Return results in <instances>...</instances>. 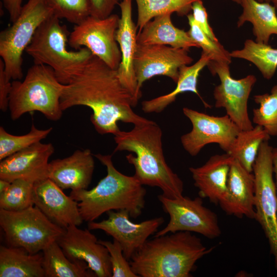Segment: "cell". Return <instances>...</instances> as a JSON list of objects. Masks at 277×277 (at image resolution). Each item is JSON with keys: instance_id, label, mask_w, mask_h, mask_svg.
Returning <instances> with one entry per match:
<instances>
[{"instance_id": "obj_32", "label": "cell", "mask_w": 277, "mask_h": 277, "mask_svg": "<svg viewBox=\"0 0 277 277\" xmlns=\"http://www.w3.org/2000/svg\"><path fill=\"white\" fill-rule=\"evenodd\" d=\"M52 128L39 129L33 124L29 132L21 135H13L0 127V161L45 139Z\"/></svg>"}, {"instance_id": "obj_35", "label": "cell", "mask_w": 277, "mask_h": 277, "mask_svg": "<svg viewBox=\"0 0 277 277\" xmlns=\"http://www.w3.org/2000/svg\"><path fill=\"white\" fill-rule=\"evenodd\" d=\"M53 15L70 23L77 24L90 15L88 0H43Z\"/></svg>"}, {"instance_id": "obj_1", "label": "cell", "mask_w": 277, "mask_h": 277, "mask_svg": "<svg viewBox=\"0 0 277 277\" xmlns=\"http://www.w3.org/2000/svg\"><path fill=\"white\" fill-rule=\"evenodd\" d=\"M133 96L123 85L117 70L92 54L68 84L64 85L60 98L63 111L84 106L92 111L90 120L101 134L114 135L117 123L138 125L149 121L135 113Z\"/></svg>"}, {"instance_id": "obj_8", "label": "cell", "mask_w": 277, "mask_h": 277, "mask_svg": "<svg viewBox=\"0 0 277 277\" xmlns=\"http://www.w3.org/2000/svg\"><path fill=\"white\" fill-rule=\"evenodd\" d=\"M53 15L52 10L43 0H29L16 19L1 32L0 56L10 80L22 79L23 53L39 26Z\"/></svg>"}, {"instance_id": "obj_2", "label": "cell", "mask_w": 277, "mask_h": 277, "mask_svg": "<svg viewBox=\"0 0 277 277\" xmlns=\"http://www.w3.org/2000/svg\"><path fill=\"white\" fill-rule=\"evenodd\" d=\"M114 136V152L127 151L135 154H129L126 158L134 166V175L143 185L159 187L169 198L183 196V182L165 160L162 130L155 122L134 125L128 131L120 130Z\"/></svg>"}, {"instance_id": "obj_24", "label": "cell", "mask_w": 277, "mask_h": 277, "mask_svg": "<svg viewBox=\"0 0 277 277\" xmlns=\"http://www.w3.org/2000/svg\"><path fill=\"white\" fill-rule=\"evenodd\" d=\"M210 61V57L202 51L200 58L195 63L190 66H183L180 69L176 86L172 91L149 100L144 101L142 103V110L146 113L161 112L175 101L178 95L186 92L196 94L205 107L210 108V105L201 97L197 87L200 73Z\"/></svg>"}, {"instance_id": "obj_38", "label": "cell", "mask_w": 277, "mask_h": 277, "mask_svg": "<svg viewBox=\"0 0 277 277\" xmlns=\"http://www.w3.org/2000/svg\"><path fill=\"white\" fill-rule=\"evenodd\" d=\"M90 15L97 18H105L112 14L116 5L121 0H88Z\"/></svg>"}, {"instance_id": "obj_6", "label": "cell", "mask_w": 277, "mask_h": 277, "mask_svg": "<svg viewBox=\"0 0 277 277\" xmlns=\"http://www.w3.org/2000/svg\"><path fill=\"white\" fill-rule=\"evenodd\" d=\"M68 33L60 18L51 16L39 26L25 52L35 64L45 65L53 70L58 81L68 84L92 54L86 48L67 49Z\"/></svg>"}, {"instance_id": "obj_28", "label": "cell", "mask_w": 277, "mask_h": 277, "mask_svg": "<svg viewBox=\"0 0 277 277\" xmlns=\"http://www.w3.org/2000/svg\"><path fill=\"white\" fill-rule=\"evenodd\" d=\"M270 138L268 133L259 125L249 130H240L227 153L248 171L252 172L261 145Z\"/></svg>"}, {"instance_id": "obj_39", "label": "cell", "mask_w": 277, "mask_h": 277, "mask_svg": "<svg viewBox=\"0 0 277 277\" xmlns=\"http://www.w3.org/2000/svg\"><path fill=\"white\" fill-rule=\"evenodd\" d=\"M7 77L4 63L0 59V109L3 112L8 109L9 96L11 91L12 82Z\"/></svg>"}, {"instance_id": "obj_23", "label": "cell", "mask_w": 277, "mask_h": 277, "mask_svg": "<svg viewBox=\"0 0 277 277\" xmlns=\"http://www.w3.org/2000/svg\"><path fill=\"white\" fill-rule=\"evenodd\" d=\"M171 14L161 15L147 23L137 33V44L167 45L188 50L191 47L199 48L187 32L173 25Z\"/></svg>"}, {"instance_id": "obj_25", "label": "cell", "mask_w": 277, "mask_h": 277, "mask_svg": "<svg viewBox=\"0 0 277 277\" xmlns=\"http://www.w3.org/2000/svg\"><path fill=\"white\" fill-rule=\"evenodd\" d=\"M243 11L237 22L238 28L247 22L252 25L257 43L268 44L270 37L277 35V12L270 2L257 0H240Z\"/></svg>"}, {"instance_id": "obj_40", "label": "cell", "mask_w": 277, "mask_h": 277, "mask_svg": "<svg viewBox=\"0 0 277 277\" xmlns=\"http://www.w3.org/2000/svg\"><path fill=\"white\" fill-rule=\"evenodd\" d=\"M22 1V0H2L12 23L16 19L21 12L23 8Z\"/></svg>"}, {"instance_id": "obj_42", "label": "cell", "mask_w": 277, "mask_h": 277, "mask_svg": "<svg viewBox=\"0 0 277 277\" xmlns=\"http://www.w3.org/2000/svg\"><path fill=\"white\" fill-rule=\"evenodd\" d=\"M11 182L3 180L0 179V194L4 192L9 187Z\"/></svg>"}, {"instance_id": "obj_3", "label": "cell", "mask_w": 277, "mask_h": 277, "mask_svg": "<svg viewBox=\"0 0 277 277\" xmlns=\"http://www.w3.org/2000/svg\"><path fill=\"white\" fill-rule=\"evenodd\" d=\"M189 231L148 240L129 263L138 277H190L198 260L213 250Z\"/></svg>"}, {"instance_id": "obj_22", "label": "cell", "mask_w": 277, "mask_h": 277, "mask_svg": "<svg viewBox=\"0 0 277 277\" xmlns=\"http://www.w3.org/2000/svg\"><path fill=\"white\" fill-rule=\"evenodd\" d=\"M233 158L228 153L211 156L202 166L189 168L200 197L219 204L226 189Z\"/></svg>"}, {"instance_id": "obj_33", "label": "cell", "mask_w": 277, "mask_h": 277, "mask_svg": "<svg viewBox=\"0 0 277 277\" xmlns=\"http://www.w3.org/2000/svg\"><path fill=\"white\" fill-rule=\"evenodd\" d=\"M34 183L23 179L11 182L8 188L0 194V209L17 211L34 205L33 193Z\"/></svg>"}, {"instance_id": "obj_20", "label": "cell", "mask_w": 277, "mask_h": 277, "mask_svg": "<svg viewBox=\"0 0 277 277\" xmlns=\"http://www.w3.org/2000/svg\"><path fill=\"white\" fill-rule=\"evenodd\" d=\"M219 205L227 214L239 218L255 219L254 179L236 160H233L226 192Z\"/></svg>"}, {"instance_id": "obj_29", "label": "cell", "mask_w": 277, "mask_h": 277, "mask_svg": "<svg viewBox=\"0 0 277 277\" xmlns=\"http://www.w3.org/2000/svg\"><path fill=\"white\" fill-rule=\"evenodd\" d=\"M230 55L252 63L267 80L272 78L277 69V48L268 44L247 39L242 49L232 51Z\"/></svg>"}, {"instance_id": "obj_34", "label": "cell", "mask_w": 277, "mask_h": 277, "mask_svg": "<svg viewBox=\"0 0 277 277\" xmlns=\"http://www.w3.org/2000/svg\"><path fill=\"white\" fill-rule=\"evenodd\" d=\"M190 29L187 31L189 36L201 48L203 52L207 53L211 61L230 64L232 57L230 52L226 50L219 41H215L207 35L194 21L192 13L187 15Z\"/></svg>"}, {"instance_id": "obj_17", "label": "cell", "mask_w": 277, "mask_h": 277, "mask_svg": "<svg viewBox=\"0 0 277 277\" xmlns=\"http://www.w3.org/2000/svg\"><path fill=\"white\" fill-rule=\"evenodd\" d=\"M53 145L37 142L1 161L0 179L10 182L23 179L34 183L48 178V160Z\"/></svg>"}, {"instance_id": "obj_41", "label": "cell", "mask_w": 277, "mask_h": 277, "mask_svg": "<svg viewBox=\"0 0 277 277\" xmlns=\"http://www.w3.org/2000/svg\"><path fill=\"white\" fill-rule=\"evenodd\" d=\"M273 170L275 177V185L277 193V147L273 149Z\"/></svg>"}, {"instance_id": "obj_45", "label": "cell", "mask_w": 277, "mask_h": 277, "mask_svg": "<svg viewBox=\"0 0 277 277\" xmlns=\"http://www.w3.org/2000/svg\"><path fill=\"white\" fill-rule=\"evenodd\" d=\"M231 1H232L233 2H234L235 3H236L240 4V0H231Z\"/></svg>"}, {"instance_id": "obj_36", "label": "cell", "mask_w": 277, "mask_h": 277, "mask_svg": "<svg viewBox=\"0 0 277 277\" xmlns=\"http://www.w3.org/2000/svg\"><path fill=\"white\" fill-rule=\"evenodd\" d=\"M106 247L110 255L112 268V277H138L132 271L130 263L124 255L120 244L113 239L112 242L98 240Z\"/></svg>"}, {"instance_id": "obj_31", "label": "cell", "mask_w": 277, "mask_h": 277, "mask_svg": "<svg viewBox=\"0 0 277 277\" xmlns=\"http://www.w3.org/2000/svg\"><path fill=\"white\" fill-rule=\"evenodd\" d=\"M259 107L252 110V122L262 126L270 136L277 135V84L269 93L253 96Z\"/></svg>"}, {"instance_id": "obj_18", "label": "cell", "mask_w": 277, "mask_h": 277, "mask_svg": "<svg viewBox=\"0 0 277 277\" xmlns=\"http://www.w3.org/2000/svg\"><path fill=\"white\" fill-rule=\"evenodd\" d=\"M33 202L50 221L64 229L70 225L78 226L84 221L78 202L66 195L49 178L34 183Z\"/></svg>"}, {"instance_id": "obj_7", "label": "cell", "mask_w": 277, "mask_h": 277, "mask_svg": "<svg viewBox=\"0 0 277 277\" xmlns=\"http://www.w3.org/2000/svg\"><path fill=\"white\" fill-rule=\"evenodd\" d=\"M0 226L9 246L31 254L39 253L57 241L65 231L34 205L17 211L0 209Z\"/></svg>"}, {"instance_id": "obj_37", "label": "cell", "mask_w": 277, "mask_h": 277, "mask_svg": "<svg viewBox=\"0 0 277 277\" xmlns=\"http://www.w3.org/2000/svg\"><path fill=\"white\" fill-rule=\"evenodd\" d=\"M191 10L193 18L201 30L212 40L218 41L209 24L208 13L202 0L194 2L192 5Z\"/></svg>"}, {"instance_id": "obj_9", "label": "cell", "mask_w": 277, "mask_h": 277, "mask_svg": "<svg viewBox=\"0 0 277 277\" xmlns=\"http://www.w3.org/2000/svg\"><path fill=\"white\" fill-rule=\"evenodd\" d=\"M273 149L268 141L260 146L253 166L255 220L268 241L277 270V193L273 179Z\"/></svg>"}, {"instance_id": "obj_11", "label": "cell", "mask_w": 277, "mask_h": 277, "mask_svg": "<svg viewBox=\"0 0 277 277\" xmlns=\"http://www.w3.org/2000/svg\"><path fill=\"white\" fill-rule=\"evenodd\" d=\"M120 18L116 14L103 18L90 15L75 25L68 43L75 49L87 48L108 66L117 70L122 59L116 39Z\"/></svg>"}, {"instance_id": "obj_27", "label": "cell", "mask_w": 277, "mask_h": 277, "mask_svg": "<svg viewBox=\"0 0 277 277\" xmlns=\"http://www.w3.org/2000/svg\"><path fill=\"white\" fill-rule=\"evenodd\" d=\"M42 266L45 277H95L84 261H72L55 241L43 251Z\"/></svg>"}, {"instance_id": "obj_12", "label": "cell", "mask_w": 277, "mask_h": 277, "mask_svg": "<svg viewBox=\"0 0 277 277\" xmlns=\"http://www.w3.org/2000/svg\"><path fill=\"white\" fill-rule=\"evenodd\" d=\"M229 64L210 61L207 67L212 75H217L220 84L215 87L213 94L215 107L224 108L226 114L240 130L253 126L248 112V101L256 82L255 75L250 74L239 80L232 77Z\"/></svg>"}, {"instance_id": "obj_44", "label": "cell", "mask_w": 277, "mask_h": 277, "mask_svg": "<svg viewBox=\"0 0 277 277\" xmlns=\"http://www.w3.org/2000/svg\"><path fill=\"white\" fill-rule=\"evenodd\" d=\"M261 2H270V0H257Z\"/></svg>"}, {"instance_id": "obj_15", "label": "cell", "mask_w": 277, "mask_h": 277, "mask_svg": "<svg viewBox=\"0 0 277 277\" xmlns=\"http://www.w3.org/2000/svg\"><path fill=\"white\" fill-rule=\"evenodd\" d=\"M106 213V220L88 222V229L101 230L111 236L120 244L124 255L129 261L164 222V218L160 216L135 223L130 220L126 210H110Z\"/></svg>"}, {"instance_id": "obj_26", "label": "cell", "mask_w": 277, "mask_h": 277, "mask_svg": "<svg viewBox=\"0 0 277 277\" xmlns=\"http://www.w3.org/2000/svg\"><path fill=\"white\" fill-rule=\"evenodd\" d=\"M43 254L11 246L0 247V277H45Z\"/></svg>"}, {"instance_id": "obj_43", "label": "cell", "mask_w": 277, "mask_h": 277, "mask_svg": "<svg viewBox=\"0 0 277 277\" xmlns=\"http://www.w3.org/2000/svg\"><path fill=\"white\" fill-rule=\"evenodd\" d=\"M270 2H271L272 5L274 6L277 12V0H270Z\"/></svg>"}, {"instance_id": "obj_14", "label": "cell", "mask_w": 277, "mask_h": 277, "mask_svg": "<svg viewBox=\"0 0 277 277\" xmlns=\"http://www.w3.org/2000/svg\"><path fill=\"white\" fill-rule=\"evenodd\" d=\"M189 51L167 45L137 44L133 65L138 92L142 94L145 81L155 76H166L176 83L180 69L193 62Z\"/></svg>"}, {"instance_id": "obj_16", "label": "cell", "mask_w": 277, "mask_h": 277, "mask_svg": "<svg viewBox=\"0 0 277 277\" xmlns=\"http://www.w3.org/2000/svg\"><path fill=\"white\" fill-rule=\"evenodd\" d=\"M57 242L69 259L85 262L96 276H112L109 252L89 229L70 225Z\"/></svg>"}, {"instance_id": "obj_21", "label": "cell", "mask_w": 277, "mask_h": 277, "mask_svg": "<svg viewBox=\"0 0 277 277\" xmlns=\"http://www.w3.org/2000/svg\"><path fill=\"white\" fill-rule=\"evenodd\" d=\"M94 155L88 149L75 150L71 155L49 163L48 178L61 189H87L94 169Z\"/></svg>"}, {"instance_id": "obj_13", "label": "cell", "mask_w": 277, "mask_h": 277, "mask_svg": "<svg viewBox=\"0 0 277 277\" xmlns=\"http://www.w3.org/2000/svg\"><path fill=\"white\" fill-rule=\"evenodd\" d=\"M183 112L192 126L190 132L181 137L186 151L194 156L207 144L215 143L228 153L240 130L227 114L215 116L187 107Z\"/></svg>"}, {"instance_id": "obj_5", "label": "cell", "mask_w": 277, "mask_h": 277, "mask_svg": "<svg viewBox=\"0 0 277 277\" xmlns=\"http://www.w3.org/2000/svg\"><path fill=\"white\" fill-rule=\"evenodd\" d=\"M64 87L51 67L34 64L23 81L12 82L8 104L11 118L15 121L26 113L38 111L51 121L59 120Z\"/></svg>"}, {"instance_id": "obj_4", "label": "cell", "mask_w": 277, "mask_h": 277, "mask_svg": "<svg viewBox=\"0 0 277 277\" xmlns=\"http://www.w3.org/2000/svg\"><path fill=\"white\" fill-rule=\"evenodd\" d=\"M107 169V175L90 190H71L70 196L78 203L83 221H94L110 210H126L131 217L136 219L145 205L146 190L134 176L118 171L112 161V155L94 154Z\"/></svg>"}, {"instance_id": "obj_19", "label": "cell", "mask_w": 277, "mask_h": 277, "mask_svg": "<svg viewBox=\"0 0 277 277\" xmlns=\"http://www.w3.org/2000/svg\"><path fill=\"white\" fill-rule=\"evenodd\" d=\"M121 15L116 34L122 59L117 69L118 77L137 103L142 94L137 90L134 69V58L137 46V26L132 16V0H121L118 4Z\"/></svg>"}, {"instance_id": "obj_10", "label": "cell", "mask_w": 277, "mask_h": 277, "mask_svg": "<svg viewBox=\"0 0 277 277\" xmlns=\"http://www.w3.org/2000/svg\"><path fill=\"white\" fill-rule=\"evenodd\" d=\"M163 210L169 216L167 225L156 232L159 236L177 231H189L213 239L221 233L217 214L203 205L202 197L193 199L184 195L178 199L157 196Z\"/></svg>"}, {"instance_id": "obj_30", "label": "cell", "mask_w": 277, "mask_h": 277, "mask_svg": "<svg viewBox=\"0 0 277 277\" xmlns=\"http://www.w3.org/2000/svg\"><path fill=\"white\" fill-rule=\"evenodd\" d=\"M197 1L200 0H135L138 32L147 23L157 16L173 12L180 16L187 15L193 3Z\"/></svg>"}]
</instances>
